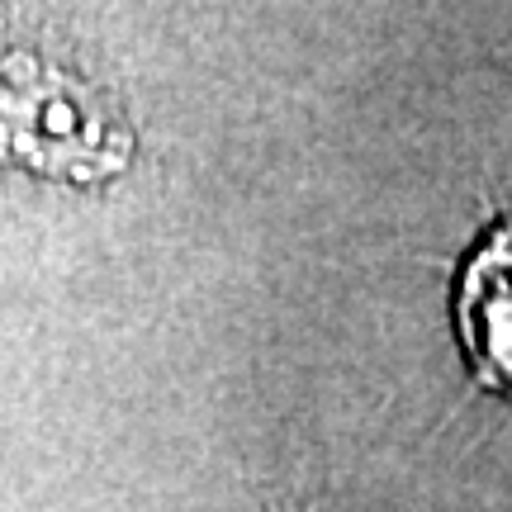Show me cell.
<instances>
[{"mask_svg": "<svg viewBox=\"0 0 512 512\" xmlns=\"http://www.w3.org/2000/svg\"><path fill=\"white\" fill-rule=\"evenodd\" d=\"M460 342L484 384L512 389V219L475 247L456 294Z\"/></svg>", "mask_w": 512, "mask_h": 512, "instance_id": "obj_1", "label": "cell"}]
</instances>
